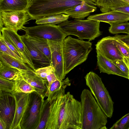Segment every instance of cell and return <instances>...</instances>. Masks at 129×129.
I'll return each instance as SVG.
<instances>
[{
	"instance_id": "cell-13",
	"label": "cell",
	"mask_w": 129,
	"mask_h": 129,
	"mask_svg": "<svg viewBox=\"0 0 129 129\" xmlns=\"http://www.w3.org/2000/svg\"><path fill=\"white\" fill-rule=\"evenodd\" d=\"M9 38L22 56L26 63L34 71L36 70L33 59L29 51L22 41L21 36L17 33L5 27L0 30Z\"/></svg>"
},
{
	"instance_id": "cell-19",
	"label": "cell",
	"mask_w": 129,
	"mask_h": 129,
	"mask_svg": "<svg viewBox=\"0 0 129 129\" xmlns=\"http://www.w3.org/2000/svg\"><path fill=\"white\" fill-rule=\"evenodd\" d=\"M27 0H0V11H26Z\"/></svg>"
},
{
	"instance_id": "cell-37",
	"label": "cell",
	"mask_w": 129,
	"mask_h": 129,
	"mask_svg": "<svg viewBox=\"0 0 129 129\" xmlns=\"http://www.w3.org/2000/svg\"><path fill=\"white\" fill-rule=\"evenodd\" d=\"M46 79L48 83L47 89L49 88L51 84L56 80H58L54 71L51 72L46 77Z\"/></svg>"
},
{
	"instance_id": "cell-15",
	"label": "cell",
	"mask_w": 129,
	"mask_h": 129,
	"mask_svg": "<svg viewBox=\"0 0 129 129\" xmlns=\"http://www.w3.org/2000/svg\"><path fill=\"white\" fill-rule=\"evenodd\" d=\"M87 19L106 22L110 24L127 22L129 21V15L119 11L111 10L90 16Z\"/></svg>"
},
{
	"instance_id": "cell-31",
	"label": "cell",
	"mask_w": 129,
	"mask_h": 129,
	"mask_svg": "<svg viewBox=\"0 0 129 129\" xmlns=\"http://www.w3.org/2000/svg\"><path fill=\"white\" fill-rule=\"evenodd\" d=\"M110 129H129V113L115 123Z\"/></svg>"
},
{
	"instance_id": "cell-7",
	"label": "cell",
	"mask_w": 129,
	"mask_h": 129,
	"mask_svg": "<svg viewBox=\"0 0 129 129\" xmlns=\"http://www.w3.org/2000/svg\"><path fill=\"white\" fill-rule=\"evenodd\" d=\"M44 98L36 91L29 93L27 107L20 123L21 129H36L40 122Z\"/></svg>"
},
{
	"instance_id": "cell-9",
	"label": "cell",
	"mask_w": 129,
	"mask_h": 129,
	"mask_svg": "<svg viewBox=\"0 0 129 129\" xmlns=\"http://www.w3.org/2000/svg\"><path fill=\"white\" fill-rule=\"evenodd\" d=\"M0 30L5 27L16 33L24 29L31 18L26 11H0Z\"/></svg>"
},
{
	"instance_id": "cell-3",
	"label": "cell",
	"mask_w": 129,
	"mask_h": 129,
	"mask_svg": "<svg viewBox=\"0 0 129 129\" xmlns=\"http://www.w3.org/2000/svg\"><path fill=\"white\" fill-rule=\"evenodd\" d=\"M82 129H106L108 117L102 110L91 91L83 90L80 95Z\"/></svg>"
},
{
	"instance_id": "cell-38",
	"label": "cell",
	"mask_w": 129,
	"mask_h": 129,
	"mask_svg": "<svg viewBox=\"0 0 129 129\" xmlns=\"http://www.w3.org/2000/svg\"><path fill=\"white\" fill-rule=\"evenodd\" d=\"M114 37L116 39L121 41L129 47V35H116Z\"/></svg>"
},
{
	"instance_id": "cell-17",
	"label": "cell",
	"mask_w": 129,
	"mask_h": 129,
	"mask_svg": "<svg viewBox=\"0 0 129 129\" xmlns=\"http://www.w3.org/2000/svg\"><path fill=\"white\" fill-rule=\"evenodd\" d=\"M97 53V65L100 72L118 75L128 79V76L122 71L113 62L101 53Z\"/></svg>"
},
{
	"instance_id": "cell-10",
	"label": "cell",
	"mask_w": 129,
	"mask_h": 129,
	"mask_svg": "<svg viewBox=\"0 0 129 129\" xmlns=\"http://www.w3.org/2000/svg\"><path fill=\"white\" fill-rule=\"evenodd\" d=\"M47 40L51 53L50 65L53 67L58 79L62 81L66 75L64 70L63 41Z\"/></svg>"
},
{
	"instance_id": "cell-11",
	"label": "cell",
	"mask_w": 129,
	"mask_h": 129,
	"mask_svg": "<svg viewBox=\"0 0 129 129\" xmlns=\"http://www.w3.org/2000/svg\"><path fill=\"white\" fill-rule=\"evenodd\" d=\"M0 91V118L6 122L9 129L15 116L16 100L12 93Z\"/></svg>"
},
{
	"instance_id": "cell-16",
	"label": "cell",
	"mask_w": 129,
	"mask_h": 129,
	"mask_svg": "<svg viewBox=\"0 0 129 129\" xmlns=\"http://www.w3.org/2000/svg\"><path fill=\"white\" fill-rule=\"evenodd\" d=\"M20 71L22 78L33 87L36 92L44 98L47 89V80L37 76L35 71Z\"/></svg>"
},
{
	"instance_id": "cell-33",
	"label": "cell",
	"mask_w": 129,
	"mask_h": 129,
	"mask_svg": "<svg viewBox=\"0 0 129 129\" xmlns=\"http://www.w3.org/2000/svg\"><path fill=\"white\" fill-rule=\"evenodd\" d=\"M54 71V70L53 67L52 65H50L38 68L36 70L35 73L37 76L47 80V76L51 72Z\"/></svg>"
},
{
	"instance_id": "cell-6",
	"label": "cell",
	"mask_w": 129,
	"mask_h": 129,
	"mask_svg": "<svg viewBox=\"0 0 129 129\" xmlns=\"http://www.w3.org/2000/svg\"><path fill=\"white\" fill-rule=\"evenodd\" d=\"M85 78L86 85L101 109L108 117L111 118L114 110V102L101 78L91 71L87 74Z\"/></svg>"
},
{
	"instance_id": "cell-20",
	"label": "cell",
	"mask_w": 129,
	"mask_h": 129,
	"mask_svg": "<svg viewBox=\"0 0 129 129\" xmlns=\"http://www.w3.org/2000/svg\"><path fill=\"white\" fill-rule=\"evenodd\" d=\"M21 37L33 60L45 67L50 65V61L44 54L28 42L23 35L21 36Z\"/></svg>"
},
{
	"instance_id": "cell-25",
	"label": "cell",
	"mask_w": 129,
	"mask_h": 129,
	"mask_svg": "<svg viewBox=\"0 0 129 129\" xmlns=\"http://www.w3.org/2000/svg\"><path fill=\"white\" fill-rule=\"evenodd\" d=\"M69 15L64 14H55L44 17L36 20L35 23L37 24H59L68 20Z\"/></svg>"
},
{
	"instance_id": "cell-27",
	"label": "cell",
	"mask_w": 129,
	"mask_h": 129,
	"mask_svg": "<svg viewBox=\"0 0 129 129\" xmlns=\"http://www.w3.org/2000/svg\"><path fill=\"white\" fill-rule=\"evenodd\" d=\"M50 100H44L41 114L40 123L36 129H45L50 114Z\"/></svg>"
},
{
	"instance_id": "cell-14",
	"label": "cell",
	"mask_w": 129,
	"mask_h": 129,
	"mask_svg": "<svg viewBox=\"0 0 129 129\" xmlns=\"http://www.w3.org/2000/svg\"><path fill=\"white\" fill-rule=\"evenodd\" d=\"M16 102L13 120L9 129H21L20 123L28 104L29 93L13 92L12 93Z\"/></svg>"
},
{
	"instance_id": "cell-34",
	"label": "cell",
	"mask_w": 129,
	"mask_h": 129,
	"mask_svg": "<svg viewBox=\"0 0 129 129\" xmlns=\"http://www.w3.org/2000/svg\"><path fill=\"white\" fill-rule=\"evenodd\" d=\"M0 32V38L2 40L10 49L13 51L20 58L23 59L22 56L21 54L17 50L8 37L4 33L2 32Z\"/></svg>"
},
{
	"instance_id": "cell-30",
	"label": "cell",
	"mask_w": 129,
	"mask_h": 129,
	"mask_svg": "<svg viewBox=\"0 0 129 129\" xmlns=\"http://www.w3.org/2000/svg\"><path fill=\"white\" fill-rule=\"evenodd\" d=\"M15 87V81L0 77V91L12 93L14 91Z\"/></svg>"
},
{
	"instance_id": "cell-41",
	"label": "cell",
	"mask_w": 129,
	"mask_h": 129,
	"mask_svg": "<svg viewBox=\"0 0 129 129\" xmlns=\"http://www.w3.org/2000/svg\"><path fill=\"white\" fill-rule=\"evenodd\" d=\"M123 60L129 68V58L124 57V58Z\"/></svg>"
},
{
	"instance_id": "cell-40",
	"label": "cell",
	"mask_w": 129,
	"mask_h": 129,
	"mask_svg": "<svg viewBox=\"0 0 129 129\" xmlns=\"http://www.w3.org/2000/svg\"><path fill=\"white\" fill-rule=\"evenodd\" d=\"M0 129H9L6 122L0 118Z\"/></svg>"
},
{
	"instance_id": "cell-1",
	"label": "cell",
	"mask_w": 129,
	"mask_h": 129,
	"mask_svg": "<svg viewBox=\"0 0 129 129\" xmlns=\"http://www.w3.org/2000/svg\"><path fill=\"white\" fill-rule=\"evenodd\" d=\"M61 88L50 101V114L45 129H82L80 102Z\"/></svg>"
},
{
	"instance_id": "cell-46",
	"label": "cell",
	"mask_w": 129,
	"mask_h": 129,
	"mask_svg": "<svg viewBox=\"0 0 129 129\" xmlns=\"http://www.w3.org/2000/svg\"><path fill=\"white\" fill-rule=\"evenodd\" d=\"M128 35H129V34Z\"/></svg>"
},
{
	"instance_id": "cell-43",
	"label": "cell",
	"mask_w": 129,
	"mask_h": 129,
	"mask_svg": "<svg viewBox=\"0 0 129 129\" xmlns=\"http://www.w3.org/2000/svg\"><path fill=\"white\" fill-rule=\"evenodd\" d=\"M127 3L129 4V0H124Z\"/></svg>"
},
{
	"instance_id": "cell-35",
	"label": "cell",
	"mask_w": 129,
	"mask_h": 129,
	"mask_svg": "<svg viewBox=\"0 0 129 129\" xmlns=\"http://www.w3.org/2000/svg\"><path fill=\"white\" fill-rule=\"evenodd\" d=\"M115 44L124 58H129V47L124 43L116 39Z\"/></svg>"
},
{
	"instance_id": "cell-2",
	"label": "cell",
	"mask_w": 129,
	"mask_h": 129,
	"mask_svg": "<svg viewBox=\"0 0 129 129\" xmlns=\"http://www.w3.org/2000/svg\"><path fill=\"white\" fill-rule=\"evenodd\" d=\"M26 11L31 20L63 13L67 10L85 1L96 6L89 0H27Z\"/></svg>"
},
{
	"instance_id": "cell-4",
	"label": "cell",
	"mask_w": 129,
	"mask_h": 129,
	"mask_svg": "<svg viewBox=\"0 0 129 129\" xmlns=\"http://www.w3.org/2000/svg\"><path fill=\"white\" fill-rule=\"evenodd\" d=\"M92 43L69 36L63 42L64 72L66 75L87 59L92 49Z\"/></svg>"
},
{
	"instance_id": "cell-29",
	"label": "cell",
	"mask_w": 129,
	"mask_h": 129,
	"mask_svg": "<svg viewBox=\"0 0 129 129\" xmlns=\"http://www.w3.org/2000/svg\"><path fill=\"white\" fill-rule=\"evenodd\" d=\"M110 26L109 29V32L113 34L120 33H129V22H127L118 23H114L110 24Z\"/></svg>"
},
{
	"instance_id": "cell-21",
	"label": "cell",
	"mask_w": 129,
	"mask_h": 129,
	"mask_svg": "<svg viewBox=\"0 0 129 129\" xmlns=\"http://www.w3.org/2000/svg\"><path fill=\"white\" fill-rule=\"evenodd\" d=\"M0 61L5 66L20 71H35L24 62H21L0 52Z\"/></svg>"
},
{
	"instance_id": "cell-44",
	"label": "cell",
	"mask_w": 129,
	"mask_h": 129,
	"mask_svg": "<svg viewBox=\"0 0 129 129\" xmlns=\"http://www.w3.org/2000/svg\"><path fill=\"white\" fill-rule=\"evenodd\" d=\"M128 77H129V78H128V79H129V75H128Z\"/></svg>"
},
{
	"instance_id": "cell-26",
	"label": "cell",
	"mask_w": 129,
	"mask_h": 129,
	"mask_svg": "<svg viewBox=\"0 0 129 129\" xmlns=\"http://www.w3.org/2000/svg\"><path fill=\"white\" fill-rule=\"evenodd\" d=\"M71 85L70 80L68 77L62 81L57 80L53 82L47 89L45 96L48 97L47 99L50 100L55 93L60 89L66 88Z\"/></svg>"
},
{
	"instance_id": "cell-5",
	"label": "cell",
	"mask_w": 129,
	"mask_h": 129,
	"mask_svg": "<svg viewBox=\"0 0 129 129\" xmlns=\"http://www.w3.org/2000/svg\"><path fill=\"white\" fill-rule=\"evenodd\" d=\"M100 22L87 19L68 20L58 24L61 29L68 35H73L80 40L87 39L89 41L100 36Z\"/></svg>"
},
{
	"instance_id": "cell-36",
	"label": "cell",
	"mask_w": 129,
	"mask_h": 129,
	"mask_svg": "<svg viewBox=\"0 0 129 129\" xmlns=\"http://www.w3.org/2000/svg\"><path fill=\"white\" fill-rule=\"evenodd\" d=\"M113 62L122 71L128 76L129 69L123 60H116Z\"/></svg>"
},
{
	"instance_id": "cell-32",
	"label": "cell",
	"mask_w": 129,
	"mask_h": 129,
	"mask_svg": "<svg viewBox=\"0 0 129 129\" xmlns=\"http://www.w3.org/2000/svg\"><path fill=\"white\" fill-rule=\"evenodd\" d=\"M0 52L25 63L24 60L10 49L0 38Z\"/></svg>"
},
{
	"instance_id": "cell-39",
	"label": "cell",
	"mask_w": 129,
	"mask_h": 129,
	"mask_svg": "<svg viewBox=\"0 0 129 129\" xmlns=\"http://www.w3.org/2000/svg\"><path fill=\"white\" fill-rule=\"evenodd\" d=\"M111 10L119 11L129 15V5L112 8Z\"/></svg>"
},
{
	"instance_id": "cell-42",
	"label": "cell",
	"mask_w": 129,
	"mask_h": 129,
	"mask_svg": "<svg viewBox=\"0 0 129 129\" xmlns=\"http://www.w3.org/2000/svg\"><path fill=\"white\" fill-rule=\"evenodd\" d=\"M90 1L94 3H96V0H89Z\"/></svg>"
},
{
	"instance_id": "cell-22",
	"label": "cell",
	"mask_w": 129,
	"mask_h": 129,
	"mask_svg": "<svg viewBox=\"0 0 129 129\" xmlns=\"http://www.w3.org/2000/svg\"><path fill=\"white\" fill-rule=\"evenodd\" d=\"M23 36L28 42L48 58L51 63V53L47 40L29 36L26 34Z\"/></svg>"
},
{
	"instance_id": "cell-28",
	"label": "cell",
	"mask_w": 129,
	"mask_h": 129,
	"mask_svg": "<svg viewBox=\"0 0 129 129\" xmlns=\"http://www.w3.org/2000/svg\"><path fill=\"white\" fill-rule=\"evenodd\" d=\"M15 87L13 92L30 93L36 91L35 88L24 80L22 77L15 81Z\"/></svg>"
},
{
	"instance_id": "cell-8",
	"label": "cell",
	"mask_w": 129,
	"mask_h": 129,
	"mask_svg": "<svg viewBox=\"0 0 129 129\" xmlns=\"http://www.w3.org/2000/svg\"><path fill=\"white\" fill-rule=\"evenodd\" d=\"M26 35L48 40L62 42L68 35L58 25L46 24L30 27L24 29Z\"/></svg>"
},
{
	"instance_id": "cell-24",
	"label": "cell",
	"mask_w": 129,
	"mask_h": 129,
	"mask_svg": "<svg viewBox=\"0 0 129 129\" xmlns=\"http://www.w3.org/2000/svg\"><path fill=\"white\" fill-rule=\"evenodd\" d=\"M0 77L15 81L20 78L21 76L20 70L7 66L0 61Z\"/></svg>"
},
{
	"instance_id": "cell-18",
	"label": "cell",
	"mask_w": 129,
	"mask_h": 129,
	"mask_svg": "<svg viewBox=\"0 0 129 129\" xmlns=\"http://www.w3.org/2000/svg\"><path fill=\"white\" fill-rule=\"evenodd\" d=\"M97 7L85 1L67 10L63 13L69 15L72 18L82 19L95 11Z\"/></svg>"
},
{
	"instance_id": "cell-12",
	"label": "cell",
	"mask_w": 129,
	"mask_h": 129,
	"mask_svg": "<svg viewBox=\"0 0 129 129\" xmlns=\"http://www.w3.org/2000/svg\"><path fill=\"white\" fill-rule=\"evenodd\" d=\"M115 40L114 36L103 38L95 45L96 52L100 53L112 61L123 60L124 57L116 47Z\"/></svg>"
},
{
	"instance_id": "cell-23",
	"label": "cell",
	"mask_w": 129,
	"mask_h": 129,
	"mask_svg": "<svg viewBox=\"0 0 129 129\" xmlns=\"http://www.w3.org/2000/svg\"><path fill=\"white\" fill-rule=\"evenodd\" d=\"M95 4L102 13L110 11L112 8L129 5L124 0H96Z\"/></svg>"
},
{
	"instance_id": "cell-45",
	"label": "cell",
	"mask_w": 129,
	"mask_h": 129,
	"mask_svg": "<svg viewBox=\"0 0 129 129\" xmlns=\"http://www.w3.org/2000/svg\"><path fill=\"white\" fill-rule=\"evenodd\" d=\"M129 47L128 46H127Z\"/></svg>"
}]
</instances>
